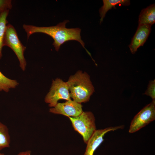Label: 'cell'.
Masks as SVG:
<instances>
[{"instance_id":"2","label":"cell","mask_w":155,"mask_h":155,"mask_svg":"<svg viewBox=\"0 0 155 155\" xmlns=\"http://www.w3.org/2000/svg\"><path fill=\"white\" fill-rule=\"evenodd\" d=\"M67 82L70 97L79 103L88 101L94 91L89 75L81 71L71 76Z\"/></svg>"},{"instance_id":"3","label":"cell","mask_w":155,"mask_h":155,"mask_svg":"<svg viewBox=\"0 0 155 155\" xmlns=\"http://www.w3.org/2000/svg\"><path fill=\"white\" fill-rule=\"evenodd\" d=\"M68 117L74 129L82 135L84 142L87 143L96 130L93 114L90 111H83L77 116Z\"/></svg>"},{"instance_id":"1","label":"cell","mask_w":155,"mask_h":155,"mask_svg":"<svg viewBox=\"0 0 155 155\" xmlns=\"http://www.w3.org/2000/svg\"><path fill=\"white\" fill-rule=\"evenodd\" d=\"M69 22L68 20H65L54 26L39 27L24 24L23 27L27 33L28 39L32 34L37 32L44 33L51 36L54 40L53 45L57 51H59L60 46L65 42L74 40L78 42L90 55L81 39V29L78 28H66V24Z\"/></svg>"},{"instance_id":"15","label":"cell","mask_w":155,"mask_h":155,"mask_svg":"<svg viewBox=\"0 0 155 155\" xmlns=\"http://www.w3.org/2000/svg\"><path fill=\"white\" fill-rule=\"evenodd\" d=\"M144 94L150 97L152 100H155V80L149 82L147 90Z\"/></svg>"},{"instance_id":"6","label":"cell","mask_w":155,"mask_h":155,"mask_svg":"<svg viewBox=\"0 0 155 155\" xmlns=\"http://www.w3.org/2000/svg\"><path fill=\"white\" fill-rule=\"evenodd\" d=\"M71 100L68 86L67 82L57 78L53 80L49 92L45 97L44 101L51 107H54L60 99Z\"/></svg>"},{"instance_id":"4","label":"cell","mask_w":155,"mask_h":155,"mask_svg":"<svg viewBox=\"0 0 155 155\" xmlns=\"http://www.w3.org/2000/svg\"><path fill=\"white\" fill-rule=\"evenodd\" d=\"M9 47L14 51L20 62V66L24 71L26 62L24 56L26 47L19 40L16 30L11 24L7 25L3 41V46Z\"/></svg>"},{"instance_id":"17","label":"cell","mask_w":155,"mask_h":155,"mask_svg":"<svg viewBox=\"0 0 155 155\" xmlns=\"http://www.w3.org/2000/svg\"><path fill=\"white\" fill-rule=\"evenodd\" d=\"M17 155H31V151L28 150L26 151L21 152Z\"/></svg>"},{"instance_id":"13","label":"cell","mask_w":155,"mask_h":155,"mask_svg":"<svg viewBox=\"0 0 155 155\" xmlns=\"http://www.w3.org/2000/svg\"><path fill=\"white\" fill-rule=\"evenodd\" d=\"M10 143V137L7 126L0 122V151L9 147Z\"/></svg>"},{"instance_id":"18","label":"cell","mask_w":155,"mask_h":155,"mask_svg":"<svg viewBox=\"0 0 155 155\" xmlns=\"http://www.w3.org/2000/svg\"><path fill=\"white\" fill-rule=\"evenodd\" d=\"M0 155H5L3 153H0Z\"/></svg>"},{"instance_id":"16","label":"cell","mask_w":155,"mask_h":155,"mask_svg":"<svg viewBox=\"0 0 155 155\" xmlns=\"http://www.w3.org/2000/svg\"><path fill=\"white\" fill-rule=\"evenodd\" d=\"M11 2V0H0V13L11 9L12 7Z\"/></svg>"},{"instance_id":"11","label":"cell","mask_w":155,"mask_h":155,"mask_svg":"<svg viewBox=\"0 0 155 155\" xmlns=\"http://www.w3.org/2000/svg\"><path fill=\"white\" fill-rule=\"evenodd\" d=\"M103 5L99 10L100 23L102 21L107 12L112 8H116L115 6L120 4L128 6L130 4V1L128 0H103Z\"/></svg>"},{"instance_id":"14","label":"cell","mask_w":155,"mask_h":155,"mask_svg":"<svg viewBox=\"0 0 155 155\" xmlns=\"http://www.w3.org/2000/svg\"><path fill=\"white\" fill-rule=\"evenodd\" d=\"M18 83L15 80L9 79L5 76L0 71V91L8 92L11 88H16Z\"/></svg>"},{"instance_id":"7","label":"cell","mask_w":155,"mask_h":155,"mask_svg":"<svg viewBox=\"0 0 155 155\" xmlns=\"http://www.w3.org/2000/svg\"><path fill=\"white\" fill-rule=\"evenodd\" d=\"M82 106L71 100L63 103H58L54 107L49 109L52 113L62 115L68 117H75L80 114L83 112Z\"/></svg>"},{"instance_id":"8","label":"cell","mask_w":155,"mask_h":155,"mask_svg":"<svg viewBox=\"0 0 155 155\" xmlns=\"http://www.w3.org/2000/svg\"><path fill=\"white\" fill-rule=\"evenodd\" d=\"M124 125L110 127L103 129L96 130L87 143V146L84 155H93L94 153L104 141L105 135L110 131L124 128Z\"/></svg>"},{"instance_id":"5","label":"cell","mask_w":155,"mask_h":155,"mask_svg":"<svg viewBox=\"0 0 155 155\" xmlns=\"http://www.w3.org/2000/svg\"><path fill=\"white\" fill-rule=\"evenodd\" d=\"M155 119V100H152L139 111L131 121L129 130L135 133Z\"/></svg>"},{"instance_id":"12","label":"cell","mask_w":155,"mask_h":155,"mask_svg":"<svg viewBox=\"0 0 155 155\" xmlns=\"http://www.w3.org/2000/svg\"><path fill=\"white\" fill-rule=\"evenodd\" d=\"M9 11V10H8L0 13V59L2 57V49L4 46V39L8 23L7 18Z\"/></svg>"},{"instance_id":"9","label":"cell","mask_w":155,"mask_h":155,"mask_svg":"<svg viewBox=\"0 0 155 155\" xmlns=\"http://www.w3.org/2000/svg\"><path fill=\"white\" fill-rule=\"evenodd\" d=\"M151 26L143 24L138 26L136 31L129 46L131 53L134 54L137 49L143 46L151 30Z\"/></svg>"},{"instance_id":"10","label":"cell","mask_w":155,"mask_h":155,"mask_svg":"<svg viewBox=\"0 0 155 155\" xmlns=\"http://www.w3.org/2000/svg\"><path fill=\"white\" fill-rule=\"evenodd\" d=\"M155 22V5L153 4L143 9L139 16V25L146 24L152 26Z\"/></svg>"}]
</instances>
